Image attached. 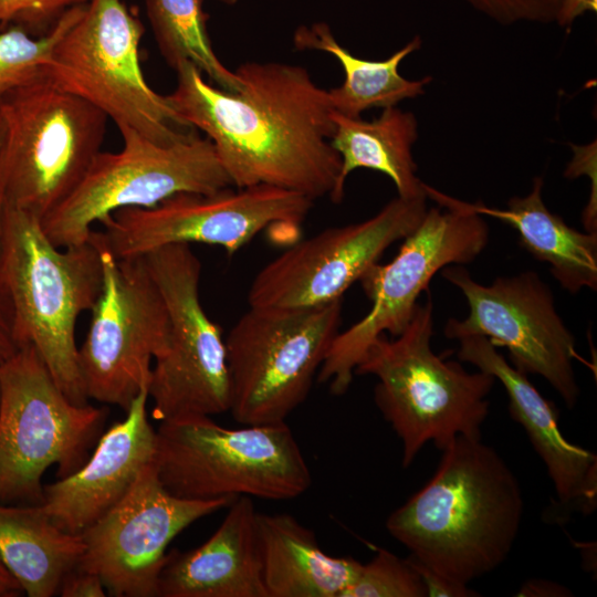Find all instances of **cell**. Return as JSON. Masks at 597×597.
<instances>
[{
	"label": "cell",
	"mask_w": 597,
	"mask_h": 597,
	"mask_svg": "<svg viewBox=\"0 0 597 597\" xmlns=\"http://www.w3.org/2000/svg\"><path fill=\"white\" fill-rule=\"evenodd\" d=\"M106 410L75 405L31 347L0 364V504L40 505L42 476L53 464L59 479L90 458Z\"/></svg>",
	"instance_id": "obj_8"
},
{
	"label": "cell",
	"mask_w": 597,
	"mask_h": 597,
	"mask_svg": "<svg viewBox=\"0 0 597 597\" xmlns=\"http://www.w3.org/2000/svg\"><path fill=\"white\" fill-rule=\"evenodd\" d=\"M441 275L469 305L464 320H448V338L486 337L507 349L514 368L542 376L569 409L576 406L580 391L573 365L575 337L557 313L549 286L535 271L496 277L489 285L478 283L459 264L443 268Z\"/></svg>",
	"instance_id": "obj_15"
},
{
	"label": "cell",
	"mask_w": 597,
	"mask_h": 597,
	"mask_svg": "<svg viewBox=\"0 0 597 597\" xmlns=\"http://www.w3.org/2000/svg\"><path fill=\"white\" fill-rule=\"evenodd\" d=\"M18 350L10 305L0 286V364L12 357Z\"/></svg>",
	"instance_id": "obj_33"
},
{
	"label": "cell",
	"mask_w": 597,
	"mask_h": 597,
	"mask_svg": "<svg viewBox=\"0 0 597 597\" xmlns=\"http://www.w3.org/2000/svg\"><path fill=\"white\" fill-rule=\"evenodd\" d=\"M144 25L122 0H90L78 20L55 44L46 76L88 102L117 126L169 144L188 127L147 83L139 45Z\"/></svg>",
	"instance_id": "obj_9"
},
{
	"label": "cell",
	"mask_w": 597,
	"mask_h": 597,
	"mask_svg": "<svg viewBox=\"0 0 597 597\" xmlns=\"http://www.w3.org/2000/svg\"><path fill=\"white\" fill-rule=\"evenodd\" d=\"M144 256L169 318L168 346L155 359L148 386L151 416L161 422L229 411L226 345L220 327L200 301V260L185 243L165 245Z\"/></svg>",
	"instance_id": "obj_14"
},
{
	"label": "cell",
	"mask_w": 597,
	"mask_h": 597,
	"mask_svg": "<svg viewBox=\"0 0 597 597\" xmlns=\"http://www.w3.org/2000/svg\"><path fill=\"white\" fill-rule=\"evenodd\" d=\"M501 24L554 21L559 0H462Z\"/></svg>",
	"instance_id": "obj_30"
},
{
	"label": "cell",
	"mask_w": 597,
	"mask_h": 597,
	"mask_svg": "<svg viewBox=\"0 0 597 597\" xmlns=\"http://www.w3.org/2000/svg\"><path fill=\"white\" fill-rule=\"evenodd\" d=\"M0 286L19 349L33 347L64 395L75 405L88 404L75 331L103 286L101 251L92 232L84 243L59 248L39 218L3 207Z\"/></svg>",
	"instance_id": "obj_3"
},
{
	"label": "cell",
	"mask_w": 597,
	"mask_h": 597,
	"mask_svg": "<svg viewBox=\"0 0 597 597\" xmlns=\"http://www.w3.org/2000/svg\"><path fill=\"white\" fill-rule=\"evenodd\" d=\"M233 501L187 500L167 491L154 461L126 495L81 534L85 548L77 567L96 574L113 597H157L166 548L186 527Z\"/></svg>",
	"instance_id": "obj_17"
},
{
	"label": "cell",
	"mask_w": 597,
	"mask_h": 597,
	"mask_svg": "<svg viewBox=\"0 0 597 597\" xmlns=\"http://www.w3.org/2000/svg\"><path fill=\"white\" fill-rule=\"evenodd\" d=\"M343 298L301 308L249 307L224 339L230 409L241 425L284 422L308 396L339 332Z\"/></svg>",
	"instance_id": "obj_11"
},
{
	"label": "cell",
	"mask_w": 597,
	"mask_h": 597,
	"mask_svg": "<svg viewBox=\"0 0 597 597\" xmlns=\"http://www.w3.org/2000/svg\"><path fill=\"white\" fill-rule=\"evenodd\" d=\"M428 198L439 207L427 209L421 222L405 238L397 255L378 262L359 280L371 302L369 312L338 332L316 379L332 394L344 395L369 345L386 333L399 335L410 322L420 293L432 276L451 264H468L486 248L489 226L483 216L423 184Z\"/></svg>",
	"instance_id": "obj_7"
},
{
	"label": "cell",
	"mask_w": 597,
	"mask_h": 597,
	"mask_svg": "<svg viewBox=\"0 0 597 597\" xmlns=\"http://www.w3.org/2000/svg\"><path fill=\"white\" fill-rule=\"evenodd\" d=\"M261 578L266 597H342L363 564L326 554L314 532L287 513H256Z\"/></svg>",
	"instance_id": "obj_21"
},
{
	"label": "cell",
	"mask_w": 597,
	"mask_h": 597,
	"mask_svg": "<svg viewBox=\"0 0 597 597\" xmlns=\"http://www.w3.org/2000/svg\"><path fill=\"white\" fill-rule=\"evenodd\" d=\"M427 198L397 196L371 218L294 243L254 276L249 306L301 308L343 298L392 243L416 230L428 209Z\"/></svg>",
	"instance_id": "obj_16"
},
{
	"label": "cell",
	"mask_w": 597,
	"mask_h": 597,
	"mask_svg": "<svg viewBox=\"0 0 597 597\" xmlns=\"http://www.w3.org/2000/svg\"><path fill=\"white\" fill-rule=\"evenodd\" d=\"M90 0H0V30L19 27L34 36L46 34L72 7Z\"/></svg>",
	"instance_id": "obj_29"
},
{
	"label": "cell",
	"mask_w": 597,
	"mask_h": 597,
	"mask_svg": "<svg viewBox=\"0 0 597 597\" xmlns=\"http://www.w3.org/2000/svg\"><path fill=\"white\" fill-rule=\"evenodd\" d=\"M166 95L180 119L212 143L237 188L269 185L310 199L334 192L342 161L328 91L301 65L247 62L235 72L242 87L224 91L191 63L177 70Z\"/></svg>",
	"instance_id": "obj_1"
},
{
	"label": "cell",
	"mask_w": 597,
	"mask_h": 597,
	"mask_svg": "<svg viewBox=\"0 0 597 597\" xmlns=\"http://www.w3.org/2000/svg\"><path fill=\"white\" fill-rule=\"evenodd\" d=\"M429 482L386 520L388 533L438 574L460 584L495 570L524 514L512 469L481 437L459 436Z\"/></svg>",
	"instance_id": "obj_2"
},
{
	"label": "cell",
	"mask_w": 597,
	"mask_h": 597,
	"mask_svg": "<svg viewBox=\"0 0 597 597\" xmlns=\"http://www.w3.org/2000/svg\"><path fill=\"white\" fill-rule=\"evenodd\" d=\"M312 206L302 193L269 185L180 192L151 208L116 210L94 233L118 260L178 243L219 245L232 255L266 228L297 230Z\"/></svg>",
	"instance_id": "obj_13"
},
{
	"label": "cell",
	"mask_w": 597,
	"mask_h": 597,
	"mask_svg": "<svg viewBox=\"0 0 597 597\" xmlns=\"http://www.w3.org/2000/svg\"><path fill=\"white\" fill-rule=\"evenodd\" d=\"M458 341L460 362L472 364L503 385L511 417L524 428L545 464L556 495L547 516L563 522L574 512H594L597 506L596 454L566 440L553 402L545 399L527 375L514 368L486 337L467 335Z\"/></svg>",
	"instance_id": "obj_18"
},
{
	"label": "cell",
	"mask_w": 597,
	"mask_h": 597,
	"mask_svg": "<svg viewBox=\"0 0 597 597\" xmlns=\"http://www.w3.org/2000/svg\"><path fill=\"white\" fill-rule=\"evenodd\" d=\"M517 595L532 597H565L572 596L573 594L561 584L543 579H533L523 584Z\"/></svg>",
	"instance_id": "obj_35"
},
{
	"label": "cell",
	"mask_w": 597,
	"mask_h": 597,
	"mask_svg": "<svg viewBox=\"0 0 597 597\" xmlns=\"http://www.w3.org/2000/svg\"><path fill=\"white\" fill-rule=\"evenodd\" d=\"M123 148L100 151L85 176L54 210L41 220L59 248L90 239L92 227L123 208H151L180 193H212L233 186L216 149L195 128L160 144L130 129H119Z\"/></svg>",
	"instance_id": "obj_10"
},
{
	"label": "cell",
	"mask_w": 597,
	"mask_h": 597,
	"mask_svg": "<svg viewBox=\"0 0 597 597\" xmlns=\"http://www.w3.org/2000/svg\"><path fill=\"white\" fill-rule=\"evenodd\" d=\"M332 119L331 144L342 161L336 188L329 197L333 202L343 200L346 179L358 168L389 177L398 197L415 198L426 193L411 153L418 137V122L411 112L389 106L375 119L364 121L333 111Z\"/></svg>",
	"instance_id": "obj_23"
},
{
	"label": "cell",
	"mask_w": 597,
	"mask_h": 597,
	"mask_svg": "<svg viewBox=\"0 0 597 597\" xmlns=\"http://www.w3.org/2000/svg\"><path fill=\"white\" fill-rule=\"evenodd\" d=\"M296 50H317L332 54L344 71V82L328 91L333 109L349 117L371 107L396 106L406 98L425 94L432 81L430 75L411 81L399 73V65L409 54L421 46L415 36L405 46L381 61H371L352 54L342 46L326 22L298 27L293 35Z\"/></svg>",
	"instance_id": "obj_25"
},
{
	"label": "cell",
	"mask_w": 597,
	"mask_h": 597,
	"mask_svg": "<svg viewBox=\"0 0 597 597\" xmlns=\"http://www.w3.org/2000/svg\"><path fill=\"white\" fill-rule=\"evenodd\" d=\"M103 286L91 308L78 365L88 398L125 412L148 388L151 360L167 349L169 318L165 300L145 256L118 260L95 237Z\"/></svg>",
	"instance_id": "obj_12"
},
{
	"label": "cell",
	"mask_w": 597,
	"mask_h": 597,
	"mask_svg": "<svg viewBox=\"0 0 597 597\" xmlns=\"http://www.w3.org/2000/svg\"><path fill=\"white\" fill-rule=\"evenodd\" d=\"M228 509L203 544L167 554L157 597H266L252 498L240 496Z\"/></svg>",
	"instance_id": "obj_20"
},
{
	"label": "cell",
	"mask_w": 597,
	"mask_h": 597,
	"mask_svg": "<svg viewBox=\"0 0 597 597\" xmlns=\"http://www.w3.org/2000/svg\"><path fill=\"white\" fill-rule=\"evenodd\" d=\"M85 8L69 9L44 35L34 36L19 27L0 30V100L12 90L45 74L55 44L78 20Z\"/></svg>",
	"instance_id": "obj_27"
},
{
	"label": "cell",
	"mask_w": 597,
	"mask_h": 597,
	"mask_svg": "<svg viewBox=\"0 0 597 597\" xmlns=\"http://www.w3.org/2000/svg\"><path fill=\"white\" fill-rule=\"evenodd\" d=\"M57 595L62 597H104L107 596V593L96 574L76 566L63 578Z\"/></svg>",
	"instance_id": "obj_32"
},
{
	"label": "cell",
	"mask_w": 597,
	"mask_h": 597,
	"mask_svg": "<svg viewBox=\"0 0 597 597\" xmlns=\"http://www.w3.org/2000/svg\"><path fill=\"white\" fill-rule=\"evenodd\" d=\"M23 594L17 579L0 562V597H15Z\"/></svg>",
	"instance_id": "obj_36"
},
{
	"label": "cell",
	"mask_w": 597,
	"mask_h": 597,
	"mask_svg": "<svg viewBox=\"0 0 597 597\" xmlns=\"http://www.w3.org/2000/svg\"><path fill=\"white\" fill-rule=\"evenodd\" d=\"M84 548L81 535L62 531L40 505L0 504V562L27 596L57 595Z\"/></svg>",
	"instance_id": "obj_24"
},
{
	"label": "cell",
	"mask_w": 597,
	"mask_h": 597,
	"mask_svg": "<svg viewBox=\"0 0 597 597\" xmlns=\"http://www.w3.org/2000/svg\"><path fill=\"white\" fill-rule=\"evenodd\" d=\"M596 11L597 0H559L554 21L561 27H569L579 15Z\"/></svg>",
	"instance_id": "obj_34"
},
{
	"label": "cell",
	"mask_w": 597,
	"mask_h": 597,
	"mask_svg": "<svg viewBox=\"0 0 597 597\" xmlns=\"http://www.w3.org/2000/svg\"><path fill=\"white\" fill-rule=\"evenodd\" d=\"M2 222H3V203L0 197V245H1V237H2Z\"/></svg>",
	"instance_id": "obj_37"
},
{
	"label": "cell",
	"mask_w": 597,
	"mask_h": 597,
	"mask_svg": "<svg viewBox=\"0 0 597 597\" xmlns=\"http://www.w3.org/2000/svg\"><path fill=\"white\" fill-rule=\"evenodd\" d=\"M145 6L158 49L171 69L189 62L224 91L242 87L240 77L213 51L203 0H145Z\"/></svg>",
	"instance_id": "obj_26"
},
{
	"label": "cell",
	"mask_w": 597,
	"mask_h": 597,
	"mask_svg": "<svg viewBox=\"0 0 597 597\" xmlns=\"http://www.w3.org/2000/svg\"><path fill=\"white\" fill-rule=\"evenodd\" d=\"M433 304L430 295L417 303L406 328L392 339L380 335L367 348L355 375L377 378V408L402 443V467L432 442L444 449L457 437H481L489 416L488 397L495 378L469 373L444 360L430 346Z\"/></svg>",
	"instance_id": "obj_4"
},
{
	"label": "cell",
	"mask_w": 597,
	"mask_h": 597,
	"mask_svg": "<svg viewBox=\"0 0 597 597\" xmlns=\"http://www.w3.org/2000/svg\"><path fill=\"white\" fill-rule=\"evenodd\" d=\"M408 562L419 574L426 588L427 597H476L479 593L471 589L469 585L453 582L433 569L426 566L415 556L409 555Z\"/></svg>",
	"instance_id": "obj_31"
},
{
	"label": "cell",
	"mask_w": 597,
	"mask_h": 597,
	"mask_svg": "<svg viewBox=\"0 0 597 597\" xmlns=\"http://www.w3.org/2000/svg\"><path fill=\"white\" fill-rule=\"evenodd\" d=\"M217 1L228 4V6H233L238 2V0H217Z\"/></svg>",
	"instance_id": "obj_38"
},
{
	"label": "cell",
	"mask_w": 597,
	"mask_h": 597,
	"mask_svg": "<svg viewBox=\"0 0 597 597\" xmlns=\"http://www.w3.org/2000/svg\"><path fill=\"white\" fill-rule=\"evenodd\" d=\"M154 464L164 488L187 500H290L312 484L285 421L238 429L221 427L210 416L161 421Z\"/></svg>",
	"instance_id": "obj_6"
},
{
	"label": "cell",
	"mask_w": 597,
	"mask_h": 597,
	"mask_svg": "<svg viewBox=\"0 0 597 597\" xmlns=\"http://www.w3.org/2000/svg\"><path fill=\"white\" fill-rule=\"evenodd\" d=\"M342 597H427L425 585L407 558L377 548L363 564L355 582Z\"/></svg>",
	"instance_id": "obj_28"
},
{
	"label": "cell",
	"mask_w": 597,
	"mask_h": 597,
	"mask_svg": "<svg viewBox=\"0 0 597 597\" xmlns=\"http://www.w3.org/2000/svg\"><path fill=\"white\" fill-rule=\"evenodd\" d=\"M108 117L46 73L0 100L3 207L42 220L77 187L100 151Z\"/></svg>",
	"instance_id": "obj_5"
},
{
	"label": "cell",
	"mask_w": 597,
	"mask_h": 597,
	"mask_svg": "<svg viewBox=\"0 0 597 597\" xmlns=\"http://www.w3.org/2000/svg\"><path fill=\"white\" fill-rule=\"evenodd\" d=\"M148 388L134 399L124 420L101 434L84 465L44 485L40 506L62 531L81 535L129 491L154 461L156 431L147 416Z\"/></svg>",
	"instance_id": "obj_19"
},
{
	"label": "cell",
	"mask_w": 597,
	"mask_h": 597,
	"mask_svg": "<svg viewBox=\"0 0 597 597\" xmlns=\"http://www.w3.org/2000/svg\"><path fill=\"white\" fill-rule=\"evenodd\" d=\"M543 179L533 180L524 197H513L506 209L481 202L467 206L474 212L512 226L521 245L535 259L546 262L561 286L572 294L584 287L597 289V232H580L551 212L542 198Z\"/></svg>",
	"instance_id": "obj_22"
}]
</instances>
